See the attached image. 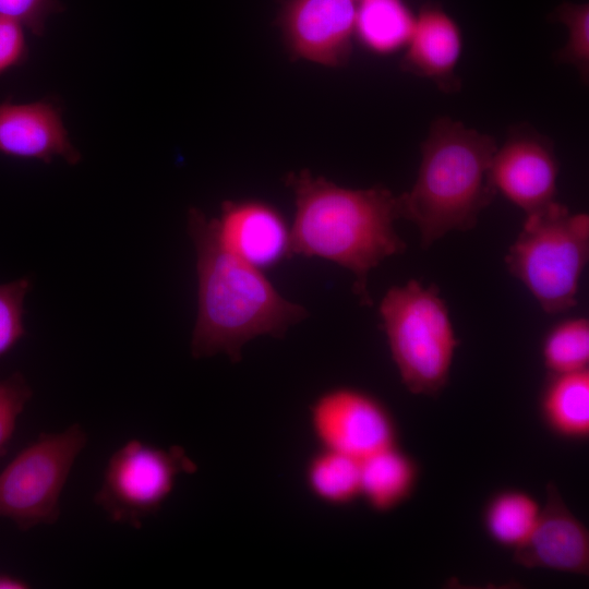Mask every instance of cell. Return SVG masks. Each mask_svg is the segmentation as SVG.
<instances>
[{"label": "cell", "instance_id": "cell-1", "mask_svg": "<svg viewBox=\"0 0 589 589\" xmlns=\"http://www.w3.org/2000/svg\"><path fill=\"white\" fill-rule=\"evenodd\" d=\"M188 230L196 253L194 358L225 353L238 362L250 340L265 335L281 338L289 327L308 317V310L284 298L262 269L220 243L213 218L190 208Z\"/></svg>", "mask_w": 589, "mask_h": 589}, {"label": "cell", "instance_id": "cell-2", "mask_svg": "<svg viewBox=\"0 0 589 589\" xmlns=\"http://www.w3.org/2000/svg\"><path fill=\"white\" fill-rule=\"evenodd\" d=\"M286 184L296 205L288 257L317 256L350 271L354 294L371 305L369 273L407 248L394 227L397 196L383 185L340 187L306 169L289 173Z\"/></svg>", "mask_w": 589, "mask_h": 589}, {"label": "cell", "instance_id": "cell-3", "mask_svg": "<svg viewBox=\"0 0 589 589\" xmlns=\"http://www.w3.org/2000/svg\"><path fill=\"white\" fill-rule=\"evenodd\" d=\"M495 140L448 117L435 119L421 144L412 188L397 196L399 218L413 223L422 249L453 230L472 229L496 192L489 170Z\"/></svg>", "mask_w": 589, "mask_h": 589}, {"label": "cell", "instance_id": "cell-4", "mask_svg": "<svg viewBox=\"0 0 589 589\" xmlns=\"http://www.w3.org/2000/svg\"><path fill=\"white\" fill-rule=\"evenodd\" d=\"M392 359L407 390L436 397L449 382L459 340L438 288L411 279L393 286L380 308Z\"/></svg>", "mask_w": 589, "mask_h": 589}, {"label": "cell", "instance_id": "cell-5", "mask_svg": "<svg viewBox=\"0 0 589 589\" xmlns=\"http://www.w3.org/2000/svg\"><path fill=\"white\" fill-rule=\"evenodd\" d=\"M589 260V215L573 214L553 201L527 215L505 256L508 272L534 297L544 313L577 304L579 281Z\"/></svg>", "mask_w": 589, "mask_h": 589}, {"label": "cell", "instance_id": "cell-6", "mask_svg": "<svg viewBox=\"0 0 589 589\" xmlns=\"http://www.w3.org/2000/svg\"><path fill=\"white\" fill-rule=\"evenodd\" d=\"M87 440L84 428L74 423L40 433L17 452L0 472V518L24 532L58 521L62 491Z\"/></svg>", "mask_w": 589, "mask_h": 589}, {"label": "cell", "instance_id": "cell-7", "mask_svg": "<svg viewBox=\"0 0 589 589\" xmlns=\"http://www.w3.org/2000/svg\"><path fill=\"white\" fill-rule=\"evenodd\" d=\"M195 469L179 446L163 448L131 438L108 459L94 502L111 521L140 529L169 497L178 476Z\"/></svg>", "mask_w": 589, "mask_h": 589}, {"label": "cell", "instance_id": "cell-8", "mask_svg": "<svg viewBox=\"0 0 589 589\" xmlns=\"http://www.w3.org/2000/svg\"><path fill=\"white\" fill-rule=\"evenodd\" d=\"M311 429L322 448L359 460L397 444V426L387 407L350 386L322 393L310 406Z\"/></svg>", "mask_w": 589, "mask_h": 589}, {"label": "cell", "instance_id": "cell-9", "mask_svg": "<svg viewBox=\"0 0 589 589\" xmlns=\"http://www.w3.org/2000/svg\"><path fill=\"white\" fill-rule=\"evenodd\" d=\"M558 172L551 140L520 124L512 128L504 144L496 148L489 179L495 192L529 215L555 201Z\"/></svg>", "mask_w": 589, "mask_h": 589}, {"label": "cell", "instance_id": "cell-10", "mask_svg": "<svg viewBox=\"0 0 589 589\" xmlns=\"http://www.w3.org/2000/svg\"><path fill=\"white\" fill-rule=\"evenodd\" d=\"M354 0H285L278 24L296 58L325 67L345 65L352 51Z\"/></svg>", "mask_w": 589, "mask_h": 589}, {"label": "cell", "instance_id": "cell-11", "mask_svg": "<svg viewBox=\"0 0 589 589\" xmlns=\"http://www.w3.org/2000/svg\"><path fill=\"white\" fill-rule=\"evenodd\" d=\"M514 561L525 568L588 575L589 531L553 482L546 484L538 521L528 539L514 550Z\"/></svg>", "mask_w": 589, "mask_h": 589}, {"label": "cell", "instance_id": "cell-12", "mask_svg": "<svg viewBox=\"0 0 589 589\" xmlns=\"http://www.w3.org/2000/svg\"><path fill=\"white\" fill-rule=\"evenodd\" d=\"M213 220L220 243L260 269L288 257L290 228L279 211L266 202L225 201L219 218Z\"/></svg>", "mask_w": 589, "mask_h": 589}, {"label": "cell", "instance_id": "cell-13", "mask_svg": "<svg viewBox=\"0 0 589 589\" xmlns=\"http://www.w3.org/2000/svg\"><path fill=\"white\" fill-rule=\"evenodd\" d=\"M0 154L45 164L56 157L70 165L81 160L63 124L60 108L47 99L0 104Z\"/></svg>", "mask_w": 589, "mask_h": 589}, {"label": "cell", "instance_id": "cell-14", "mask_svg": "<svg viewBox=\"0 0 589 589\" xmlns=\"http://www.w3.org/2000/svg\"><path fill=\"white\" fill-rule=\"evenodd\" d=\"M462 34L456 21L438 4L426 3L416 15L400 68L431 80L444 93L460 88L456 67L462 52Z\"/></svg>", "mask_w": 589, "mask_h": 589}, {"label": "cell", "instance_id": "cell-15", "mask_svg": "<svg viewBox=\"0 0 589 589\" xmlns=\"http://www.w3.org/2000/svg\"><path fill=\"white\" fill-rule=\"evenodd\" d=\"M360 497L376 512H389L407 501L419 481L417 461L398 444L360 460Z\"/></svg>", "mask_w": 589, "mask_h": 589}, {"label": "cell", "instance_id": "cell-16", "mask_svg": "<svg viewBox=\"0 0 589 589\" xmlns=\"http://www.w3.org/2000/svg\"><path fill=\"white\" fill-rule=\"evenodd\" d=\"M543 422L555 435L569 441L589 437V369L549 373L540 395Z\"/></svg>", "mask_w": 589, "mask_h": 589}, {"label": "cell", "instance_id": "cell-17", "mask_svg": "<svg viewBox=\"0 0 589 589\" xmlns=\"http://www.w3.org/2000/svg\"><path fill=\"white\" fill-rule=\"evenodd\" d=\"M354 38L366 50L389 55L406 47L416 15L404 0H359Z\"/></svg>", "mask_w": 589, "mask_h": 589}, {"label": "cell", "instance_id": "cell-18", "mask_svg": "<svg viewBox=\"0 0 589 589\" xmlns=\"http://www.w3.org/2000/svg\"><path fill=\"white\" fill-rule=\"evenodd\" d=\"M541 505L525 491L507 489L496 492L483 510V526L498 545L519 548L532 532L540 516Z\"/></svg>", "mask_w": 589, "mask_h": 589}, {"label": "cell", "instance_id": "cell-19", "mask_svg": "<svg viewBox=\"0 0 589 589\" xmlns=\"http://www.w3.org/2000/svg\"><path fill=\"white\" fill-rule=\"evenodd\" d=\"M305 480L314 496L330 505H346L360 497V460L321 448L306 465Z\"/></svg>", "mask_w": 589, "mask_h": 589}, {"label": "cell", "instance_id": "cell-20", "mask_svg": "<svg viewBox=\"0 0 589 589\" xmlns=\"http://www.w3.org/2000/svg\"><path fill=\"white\" fill-rule=\"evenodd\" d=\"M542 359L549 373L589 369V321L570 317L553 325L542 342Z\"/></svg>", "mask_w": 589, "mask_h": 589}, {"label": "cell", "instance_id": "cell-21", "mask_svg": "<svg viewBox=\"0 0 589 589\" xmlns=\"http://www.w3.org/2000/svg\"><path fill=\"white\" fill-rule=\"evenodd\" d=\"M551 17L564 24L568 32L566 44L556 53L557 61L573 65L582 82L588 83L589 4L563 2L554 10Z\"/></svg>", "mask_w": 589, "mask_h": 589}, {"label": "cell", "instance_id": "cell-22", "mask_svg": "<svg viewBox=\"0 0 589 589\" xmlns=\"http://www.w3.org/2000/svg\"><path fill=\"white\" fill-rule=\"evenodd\" d=\"M31 288L28 277L0 284V357L11 351L26 335L24 301Z\"/></svg>", "mask_w": 589, "mask_h": 589}, {"label": "cell", "instance_id": "cell-23", "mask_svg": "<svg viewBox=\"0 0 589 589\" xmlns=\"http://www.w3.org/2000/svg\"><path fill=\"white\" fill-rule=\"evenodd\" d=\"M33 394L26 377L19 371L0 378V459L9 450L17 419Z\"/></svg>", "mask_w": 589, "mask_h": 589}, {"label": "cell", "instance_id": "cell-24", "mask_svg": "<svg viewBox=\"0 0 589 589\" xmlns=\"http://www.w3.org/2000/svg\"><path fill=\"white\" fill-rule=\"evenodd\" d=\"M64 10L59 0H0V16L14 20L36 36H43L46 22Z\"/></svg>", "mask_w": 589, "mask_h": 589}, {"label": "cell", "instance_id": "cell-25", "mask_svg": "<svg viewBox=\"0 0 589 589\" xmlns=\"http://www.w3.org/2000/svg\"><path fill=\"white\" fill-rule=\"evenodd\" d=\"M28 58V46L24 26L19 22L0 16V76L22 65Z\"/></svg>", "mask_w": 589, "mask_h": 589}, {"label": "cell", "instance_id": "cell-26", "mask_svg": "<svg viewBox=\"0 0 589 589\" xmlns=\"http://www.w3.org/2000/svg\"><path fill=\"white\" fill-rule=\"evenodd\" d=\"M29 584L21 577L8 573H0V589H26Z\"/></svg>", "mask_w": 589, "mask_h": 589}]
</instances>
